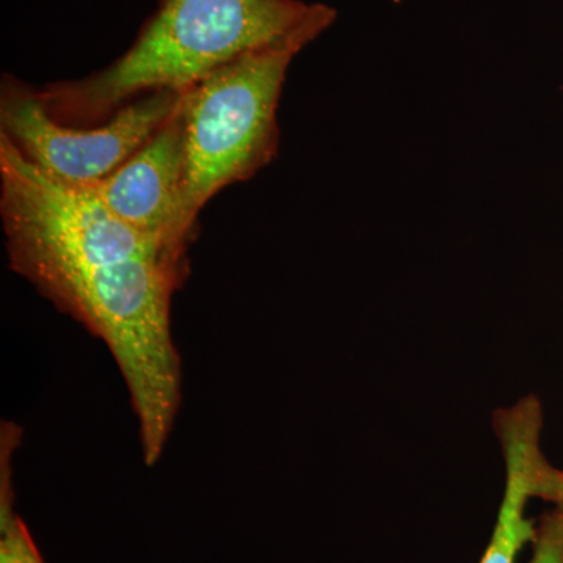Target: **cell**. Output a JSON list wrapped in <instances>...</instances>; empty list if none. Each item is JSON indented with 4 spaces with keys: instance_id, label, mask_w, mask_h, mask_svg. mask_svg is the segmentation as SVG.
I'll list each match as a JSON object with an SVG mask.
<instances>
[{
    "instance_id": "6da1fadb",
    "label": "cell",
    "mask_w": 563,
    "mask_h": 563,
    "mask_svg": "<svg viewBox=\"0 0 563 563\" xmlns=\"http://www.w3.org/2000/svg\"><path fill=\"white\" fill-rule=\"evenodd\" d=\"M0 218L10 268L109 347L139 418L144 462L155 465L181 401L172 307L187 252L129 228L88 188L40 172L3 133Z\"/></svg>"
},
{
    "instance_id": "7a4b0ae2",
    "label": "cell",
    "mask_w": 563,
    "mask_h": 563,
    "mask_svg": "<svg viewBox=\"0 0 563 563\" xmlns=\"http://www.w3.org/2000/svg\"><path fill=\"white\" fill-rule=\"evenodd\" d=\"M331 7L302 0H161L106 69L36 88L54 120L102 124L150 92H185L247 52L295 35Z\"/></svg>"
},
{
    "instance_id": "3957f363",
    "label": "cell",
    "mask_w": 563,
    "mask_h": 563,
    "mask_svg": "<svg viewBox=\"0 0 563 563\" xmlns=\"http://www.w3.org/2000/svg\"><path fill=\"white\" fill-rule=\"evenodd\" d=\"M325 11L295 35L247 52L181 96L184 188L181 231L195 236L207 202L229 185L251 179L276 157L277 109L292 58L335 21Z\"/></svg>"
},
{
    "instance_id": "277c9868",
    "label": "cell",
    "mask_w": 563,
    "mask_h": 563,
    "mask_svg": "<svg viewBox=\"0 0 563 563\" xmlns=\"http://www.w3.org/2000/svg\"><path fill=\"white\" fill-rule=\"evenodd\" d=\"M184 92L141 96L102 124L70 125L54 120L35 87L11 74L0 84V133L25 161L63 184L87 187L106 179L172 118Z\"/></svg>"
},
{
    "instance_id": "5b68a950",
    "label": "cell",
    "mask_w": 563,
    "mask_h": 563,
    "mask_svg": "<svg viewBox=\"0 0 563 563\" xmlns=\"http://www.w3.org/2000/svg\"><path fill=\"white\" fill-rule=\"evenodd\" d=\"M85 188L129 228L187 252L190 240L181 231V101L172 118L124 165Z\"/></svg>"
},
{
    "instance_id": "8992f818",
    "label": "cell",
    "mask_w": 563,
    "mask_h": 563,
    "mask_svg": "<svg viewBox=\"0 0 563 563\" xmlns=\"http://www.w3.org/2000/svg\"><path fill=\"white\" fill-rule=\"evenodd\" d=\"M495 431L506 461V488L490 543L479 563H515L526 543L536 537V525L526 517L532 496L533 474L544 457L540 450L542 407L536 396L495 413Z\"/></svg>"
},
{
    "instance_id": "52a82bcc",
    "label": "cell",
    "mask_w": 563,
    "mask_h": 563,
    "mask_svg": "<svg viewBox=\"0 0 563 563\" xmlns=\"http://www.w3.org/2000/svg\"><path fill=\"white\" fill-rule=\"evenodd\" d=\"M7 435V461L2 451V484H0V563H46L31 531L13 510L10 473V442ZM5 446V444H3Z\"/></svg>"
},
{
    "instance_id": "ba28073f",
    "label": "cell",
    "mask_w": 563,
    "mask_h": 563,
    "mask_svg": "<svg viewBox=\"0 0 563 563\" xmlns=\"http://www.w3.org/2000/svg\"><path fill=\"white\" fill-rule=\"evenodd\" d=\"M533 555L529 563H563V510L555 507L544 515L533 537Z\"/></svg>"
},
{
    "instance_id": "9c48e42d",
    "label": "cell",
    "mask_w": 563,
    "mask_h": 563,
    "mask_svg": "<svg viewBox=\"0 0 563 563\" xmlns=\"http://www.w3.org/2000/svg\"><path fill=\"white\" fill-rule=\"evenodd\" d=\"M532 496L554 503L563 510V472L553 468L544 457L533 474Z\"/></svg>"
}]
</instances>
